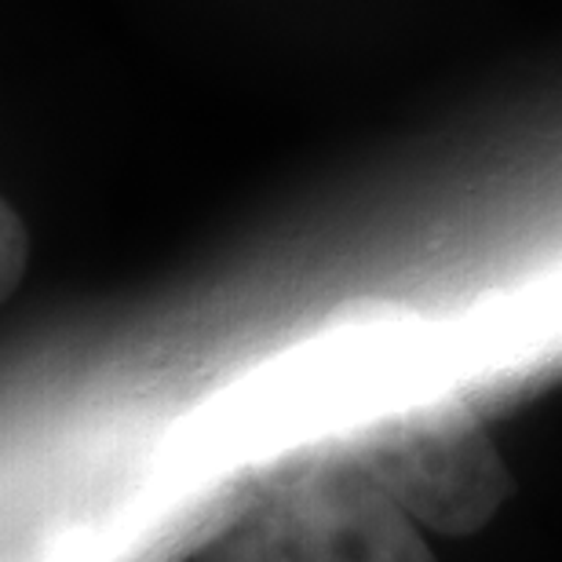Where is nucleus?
<instances>
[{
  "label": "nucleus",
  "instance_id": "1",
  "mask_svg": "<svg viewBox=\"0 0 562 562\" xmlns=\"http://www.w3.org/2000/svg\"><path fill=\"white\" fill-rule=\"evenodd\" d=\"M198 562H438L420 526L351 457L274 479L223 526Z\"/></svg>",
  "mask_w": 562,
  "mask_h": 562
},
{
  "label": "nucleus",
  "instance_id": "2",
  "mask_svg": "<svg viewBox=\"0 0 562 562\" xmlns=\"http://www.w3.org/2000/svg\"><path fill=\"white\" fill-rule=\"evenodd\" d=\"M347 457L413 526L446 537L479 533L512 490L486 427L449 398L380 424Z\"/></svg>",
  "mask_w": 562,
  "mask_h": 562
},
{
  "label": "nucleus",
  "instance_id": "3",
  "mask_svg": "<svg viewBox=\"0 0 562 562\" xmlns=\"http://www.w3.org/2000/svg\"><path fill=\"white\" fill-rule=\"evenodd\" d=\"M30 263V234L19 212L0 198V303L19 289Z\"/></svg>",
  "mask_w": 562,
  "mask_h": 562
}]
</instances>
